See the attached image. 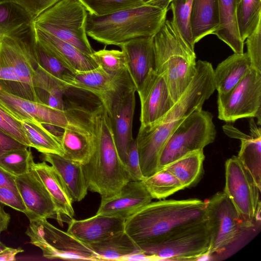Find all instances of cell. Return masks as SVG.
Returning a JSON list of instances; mask_svg holds the SVG:
<instances>
[{"instance_id": "1", "label": "cell", "mask_w": 261, "mask_h": 261, "mask_svg": "<svg viewBox=\"0 0 261 261\" xmlns=\"http://www.w3.org/2000/svg\"><path fill=\"white\" fill-rule=\"evenodd\" d=\"M215 90L212 64L198 60L193 79L171 109L156 122L140 125L135 140L141 169L145 177L158 171L162 151L173 132L188 115L202 109Z\"/></svg>"}, {"instance_id": "2", "label": "cell", "mask_w": 261, "mask_h": 261, "mask_svg": "<svg viewBox=\"0 0 261 261\" xmlns=\"http://www.w3.org/2000/svg\"><path fill=\"white\" fill-rule=\"evenodd\" d=\"M206 220V200H159L151 201L126 219L124 231L142 250Z\"/></svg>"}, {"instance_id": "3", "label": "cell", "mask_w": 261, "mask_h": 261, "mask_svg": "<svg viewBox=\"0 0 261 261\" xmlns=\"http://www.w3.org/2000/svg\"><path fill=\"white\" fill-rule=\"evenodd\" d=\"M92 120L95 146L83 169L88 190L106 198L116 194L130 179L118 153L110 118L101 104L92 110Z\"/></svg>"}, {"instance_id": "4", "label": "cell", "mask_w": 261, "mask_h": 261, "mask_svg": "<svg viewBox=\"0 0 261 261\" xmlns=\"http://www.w3.org/2000/svg\"><path fill=\"white\" fill-rule=\"evenodd\" d=\"M168 8L145 4L103 16L88 14L87 36L106 45L120 46L131 40L153 36L166 20Z\"/></svg>"}, {"instance_id": "5", "label": "cell", "mask_w": 261, "mask_h": 261, "mask_svg": "<svg viewBox=\"0 0 261 261\" xmlns=\"http://www.w3.org/2000/svg\"><path fill=\"white\" fill-rule=\"evenodd\" d=\"M156 70L165 77L175 102L193 79L196 71V54L185 44L172 24L166 19L153 36Z\"/></svg>"}, {"instance_id": "6", "label": "cell", "mask_w": 261, "mask_h": 261, "mask_svg": "<svg viewBox=\"0 0 261 261\" xmlns=\"http://www.w3.org/2000/svg\"><path fill=\"white\" fill-rule=\"evenodd\" d=\"M88 14L79 0H59L36 16L32 25L91 56L94 50L86 33Z\"/></svg>"}, {"instance_id": "7", "label": "cell", "mask_w": 261, "mask_h": 261, "mask_svg": "<svg viewBox=\"0 0 261 261\" xmlns=\"http://www.w3.org/2000/svg\"><path fill=\"white\" fill-rule=\"evenodd\" d=\"M207 224L211 233L208 257H225L231 248L255 227L241 220L232 203L223 192L206 200Z\"/></svg>"}, {"instance_id": "8", "label": "cell", "mask_w": 261, "mask_h": 261, "mask_svg": "<svg viewBox=\"0 0 261 261\" xmlns=\"http://www.w3.org/2000/svg\"><path fill=\"white\" fill-rule=\"evenodd\" d=\"M216 137L212 115L202 109L195 110L168 139L161 154L159 170L188 153L203 150L214 141Z\"/></svg>"}, {"instance_id": "9", "label": "cell", "mask_w": 261, "mask_h": 261, "mask_svg": "<svg viewBox=\"0 0 261 261\" xmlns=\"http://www.w3.org/2000/svg\"><path fill=\"white\" fill-rule=\"evenodd\" d=\"M25 234L30 243L39 248L47 259L99 260L88 244L56 227L46 219L30 220Z\"/></svg>"}, {"instance_id": "10", "label": "cell", "mask_w": 261, "mask_h": 261, "mask_svg": "<svg viewBox=\"0 0 261 261\" xmlns=\"http://www.w3.org/2000/svg\"><path fill=\"white\" fill-rule=\"evenodd\" d=\"M211 233L205 222L184 229L142 249L153 260H195L207 257Z\"/></svg>"}, {"instance_id": "11", "label": "cell", "mask_w": 261, "mask_h": 261, "mask_svg": "<svg viewBox=\"0 0 261 261\" xmlns=\"http://www.w3.org/2000/svg\"><path fill=\"white\" fill-rule=\"evenodd\" d=\"M225 169L223 192L232 203L243 222L248 226L255 227L260 221L261 190L237 156L226 160Z\"/></svg>"}, {"instance_id": "12", "label": "cell", "mask_w": 261, "mask_h": 261, "mask_svg": "<svg viewBox=\"0 0 261 261\" xmlns=\"http://www.w3.org/2000/svg\"><path fill=\"white\" fill-rule=\"evenodd\" d=\"M218 118L226 122L256 118L261 124V73L252 68L230 91L218 95Z\"/></svg>"}, {"instance_id": "13", "label": "cell", "mask_w": 261, "mask_h": 261, "mask_svg": "<svg viewBox=\"0 0 261 261\" xmlns=\"http://www.w3.org/2000/svg\"><path fill=\"white\" fill-rule=\"evenodd\" d=\"M70 88L87 91L95 95L107 113L113 104L135 86L128 70L110 73L100 67L75 74Z\"/></svg>"}, {"instance_id": "14", "label": "cell", "mask_w": 261, "mask_h": 261, "mask_svg": "<svg viewBox=\"0 0 261 261\" xmlns=\"http://www.w3.org/2000/svg\"><path fill=\"white\" fill-rule=\"evenodd\" d=\"M0 107L20 122L36 121L64 129L69 123L66 110L53 108L43 101L31 100L8 90L0 85Z\"/></svg>"}, {"instance_id": "15", "label": "cell", "mask_w": 261, "mask_h": 261, "mask_svg": "<svg viewBox=\"0 0 261 261\" xmlns=\"http://www.w3.org/2000/svg\"><path fill=\"white\" fill-rule=\"evenodd\" d=\"M141 103V126L156 122L173 107V100L163 74L154 71L137 91Z\"/></svg>"}, {"instance_id": "16", "label": "cell", "mask_w": 261, "mask_h": 261, "mask_svg": "<svg viewBox=\"0 0 261 261\" xmlns=\"http://www.w3.org/2000/svg\"><path fill=\"white\" fill-rule=\"evenodd\" d=\"M16 187L27 209L29 220L56 218V206L36 171L16 176Z\"/></svg>"}, {"instance_id": "17", "label": "cell", "mask_w": 261, "mask_h": 261, "mask_svg": "<svg viewBox=\"0 0 261 261\" xmlns=\"http://www.w3.org/2000/svg\"><path fill=\"white\" fill-rule=\"evenodd\" d=\"M142 181L130 180L115 195L101 198L97 214L126 220L152 201Z\"/></svg>"}, {"instance_id": "18", "label": "cell", "mask_w": 261, "mask_h": 261, "mask_svg": "<svg viewBox=\"0 0 261 261\" xmlns=\"http://www.w3.org/2000/svg\"><path fill=\"white\" fill-rule=\"evenodd\" d=\"M136 92L135 88L129 90L113 104L107 113L118 153L125 166L129 147L134 140L132 127Z\"/></svg>"}, {"instance_id": "19", "label": "cell", "mask_w": 261, "mask_h": 261, "mask_svg": "<svg viewBox=\"0 0 261 261\" xmlns=\"http://www.w3.org/2000/svg\"><path fill=\"white\" fill-rule=\"evenodd\" d=\"M25 34L1 36L0 51L23 84L35 90L32 79L38 62L33 50L32 37L29 43L23 36Z\"/></svg>"}, {"instance_id": "20", "label": "cell", "mask_w": 261, "mask_h": 261, "mask_svg": "<svg viewBox=\"0 0 261 261\" xmlns=\"http://www.w3.org/2000/svg\"><path fill=\"white\" fill-rule=\"evenodd\" d=\"M119 47L125 55L127 68L137 91L156 70L153 36L136 38Z\"/></svg>"}, {"instance_id": "21", "label": "cell", "mask_w": 261, "mask_h": 261, "mask_svg": "<svg viewBox=\"0 0 261 261\" xmlns=\"http://www.w3.org/2000/svg\"><path fill=\"white\" fill-rule=\"evenodd\" d=\"M33 39L57 58L73 73L76 74L98 67L91 56L72 45L32 25Z\"/></svg>"}, {"instance_id": "22", "label": "cell", "mask_w": 261, "mask_h": 261, "mask_svg": "<svg viewBox=\"0 0 261 261\" xmlns=\"http://www.w3.org/2000/svg\"><path fill=\"white\" fill-rule=\"evenodd\" d=\"M249 124L250 136L231 125H224L223 130L228 137L241 141L237 157L261 190V128L257 126L253 118H251Z\"/></svg>"}, {"instance_id": "23", "label": "cell", "mask_w": 261, "mask_h": 261, "mask_svg": "<svg viewBox=\"0 0 261 261\" xmlns=\"http://www.w3.org/2000/svg\"><path fill=\"white\" fill-rule=\"evenodd\" d=\"M124 223L121 218L96 214L83 220L70 219L67 232L89 245L124 231Z\"/></svg>"}, {"instance_id": "24", "label": "cell", "mask_w": 261, "mask_h": 261, "mask_svg": "<svg viewBox=\"0 0 261 261\" xmlns=\"http://www.w3.org/2000/svg\"><path fill=\"white\" fill-rule=\"evenodd\" d=\"M43 159L53 167L73 202L85 197L88 187L83 165L55 153H43Z\"/></svg>"}, {"instance_id": "25", "label": "cell", "mask_w": 261, "mask_h": 261, "mask_svg": "<svg viewBox=\"0 0 261 261\" xmlns=\"http://www.w3.org/2000/svg\"><path fill=\"white\" fill-rule=\"evenodd\" d=\"M32 168L38 174L56 206L58 222L62 224L63 216L70 219L73 218V201L53 167L43 162H34Z\"/></svg>"}, {"instance_id": "26", "label": "cell", "mask_w": 261, "mask_h": 261, "mask_svg": "<svg viewBox=\"0 0 261 261\" xmlns=\"http://www.w3.org/2000/svg\"><path fill=\"white\" fill-rule=\"evenodd\" d=\"M252 68L246 53H234L219 63L214 69V79L218 94L227 93L232 89Z\"/></svg>"}, {"instance_id": "27", "label": "cell", "mask_w": 261, "mask_h": 261, "mask_svg": "<svg viewBox=\"0 0 261 261\" xmlns=\"http://www.w3.org/2000/svg\"><path fill=\"white\" fill-rule=\"evenodd\" d=\"M219 22L218 0H192L190 25L195 44L207 35L214 34Z\"/></svg>"}, {"instance_id": "28", "label": "cell", "mask_w": 261, "mask_h": 261, "mask_svg": "<svg viewBox=\"0 0 261 261\" xmlns=\"http://www.w3.org/2000/svg\"><path fill=\"white\" fill-rule=\"evenodd\" d=\"M240 1L218 0L219 22L217 30L214 33L236 54L244 53V42L239 34L237 17Z\"/></svg>"}, {"instance_id": "29", "label": "cell", "mask_w": 261, "mask_h": 261, "mask_svg": "<svg viewBox=\"0 0 261 261\" xmlns=\"http://www.w3.org/2000/svg\"><path fill=\"white\" fill-rule=\"evenodd\" d=\"M33 18L13 0H0V37L24 34L32 29Z\"/></svg>"}, {"instance_id": "30", "label": "cell", "mask_w": 261, "mask_h": 261, "mask_svg": "<svg viewBox=\"0 0 261 261\" xmlns=\"http://www.w3.org/2000/svg\"><path fill=\"white\" fill-rule=\"evenodd\" d=\"M99 260H117L143 251L124 230L102 241L89 244Z\"/></svg>"}, {"instance_id": "31", "label": "cell", "mask_w": 261, "mask_h": 261, "mask_svg": "<svg viewBox=\"0 0 261 261\" xmlns=\"http://www.w3.org/2000/svg\"><path fill=\"white\" fill-rule=\"evenodd\" d=\"M203 150H195L172 162L164 168L171 172L185 189L196 185L203 172Z\"/></svg>"}, {"instance_id": "32", "label": "cell", "mask_w": 261, "mask_h": 261, "mask_svg": "<svg viewBox=\"0 0 261 261\" xmlns=\"http://www.w3.org/2000/svg\"><path fill=\"white\" fill-rule=\"evenodd\" d=\"M21 124L29 141L31 147L42 153H55L63 155L64 152L57 136L43 124L36 121H23Z\"/></svg>"}, {"instance_id": "33", "label": "cell", "mask_w": 261, "mask_h": 261, "mask_svg": "<svg viewBox=\"0 0 261 261\" xmlns=\"http://www.w3.org/2000/svg\"><path fill=\"white\" fill-rule=\"evenodd\" d=\"M152 199H162L184 189L179 180L163 168L142 181Z\"/></svg>"}, {"instance_id": "34", "label": "cell", "mask_w": 261, "mask_h": 261, "mask_svg": "<svg viewBox=\"0 0 261 261\" xmlns=\"http://www.w3.org/2000/svg\"><path fill=\"white\" fill-rule=\"evenodd\" d=\"M192 2V0H173L168 6V10L172 12L171 22L184 43L192 51L195 52L190 25Z\"/></svg>"}, {"instance_id": "35", "label": "cell", "mask_w": 261, "mask_h": 261, "mask_svg": "<svg viewBox=\"0 0 261 261\" xmlns=\"http://www.w3.org/2000/svg\"><path fill=\"white\" fill-rule=\"evenodd\" d=\"M237 17L239 34L245 42L261 20V0H240Z\"/></svg>"}, {"instance_id": "36", "label": "cell", "mask_w": 261, "mask_h": 261, "mask_svg": "<svg viewBox=\"0 0 261 261\" xmlns=\"http://www.w3.org/2000/svg\"><path fill=\"white\" fill-rule=\"evenodd\" d=\"M32 44L38 63L48 73L66 83L69 87V83L75 74L36 42L32 36Z\"/></svg>"}, {"instance_id": "37", "label": "cell", "mask_w": 261, "mask_h": 261, "mask_svg": "<svg viewBox=\"0 0 261 261\" xmlns=\"http://www.w3.org/2000/svg\"><path fill=\"white\" fill-rule=\"evenodd\" d=\"M34 163L28 148L8 151L0 155V166L15 176L28 172Z\"/></svg>"}, {"instance_id": "38", "label": "cell", "mask_w": 261, "mask_h": 261, "mask_svg": "<svg viewBox=\"0 0 261 261\" xmlns=\"http://www.w3.org/2000/svg\"><path fill=\"white\" fill-rule=\"evenodd\" d=\"M88 13L103 16L115 12L141 6L143 0H79Z\"/></svg>"}, {"instance_id": "39", "label": "cell", "mask_w": 261, "mask_h": 261, "mask_svg": "<svg viewBox=\"0 0 261 261\" xmlns=\"http://www.w3.org/2000/svg\"><path fill=\"white\" fill-rule=\"evenodd\" d=\"M91 57L98 67L112 74L127 70L126 59L122 50L102 49L94 51Z\"/></svg>"}, {"instance_id": "40", "label": "cell", "mask_w": 261, "mask_h": 261, "mask_svg": "<svg viewBox=\"0 0 261 261\" xmlns=\"http://www.w3.org/2000/svg\"><path fill=\"white\" fill-rule=\"evenodd\" d=\"M32 84L34 88L41 89L46 93L58 90L66 92L70 89L66 83L48 73L38 63L32 79Z\"/></svg>"}, {"instance_id": "41", "label": "cell", "mask_w": 261, "mask_h": 261, "mask_svg": "<svg viewBox=\"0 0 261 261\" xmlns=\"http://www.w3.org/2000/svg\"><path fill=\"white\" fill-rule=\"evenodd\" d=\"M0 130L19 143L31 147L21 122L10 116L1 107Z\"/></svg>"}, {"instance_id": "42", "label": "cell", "mask_w": 261, "mask_h": 261, "mask_svg": "<svg viewBox=\"0 0 261 261\" xmlns=\"http://www.w3.org/2000/svg\"><path fill=\"white\" fill-rule=\"evenodd\" d=\"M245 41L252 68L261 73V20Z\"/></svg>"}, {"instance_id": "43", "label": "cell", "mask_w": 261, "mask_h": 261, "mask_svg": "<svg viewBox=\"0 0 261 261\" xmlns=\"http://www.w3.org/2000/svg\"><path fill=\"white\" fill-rule=\"evenodd\" d=\"M125 167L130 180L139 181L145 179L140 167L136 141L134 139L128 150Z\"/></svg>"}, {"instance_id": "44", "label": "cell", "mask_w": 261, "mask_h": 261, "mask_svg": "<svg viewBox=\"0 0 261 261\" xmlns=\"http://www.w3.org/2000/svg\"><path fill=\"white\" fill-rule=\"evenodd\" d=\"M0 202L25 215L27 214L26 207L18 191L0 187Z\"/></svg>"}, {"instance_id": "45", "label": "cell", "mask_w": 261, "mask_h": 261, "mask_svg": "<svg viewBox=\"0 0 261 261\" xmlns=\"http://www.w3.org/2000/svg\"><path fill=\"white\" fill-rule=\"evenodd\" d=\"M24 9L34 19L57 0H13Z\"/></svg>"}, {"instance_id": "46", "label": "cell", "mask_w": 261, "mask_h": 261, "mask_svg": "<svg viewBox=\"0 0 261 261\" xmlns=\"http://www.w3.org/2000/svg\"><path fill=\"white\" fill-rule=\"evenodd\" d=\"M0 80L18 83L21 86H25L22 80L17 75L15 71L8 64L0 51Z\"/></svg>"}, {"instance_id": "47", "label": "cell", "mask_w": 261, "mask_h": 261, "mask_svg": "<svg viewBox=\"0 0 261 261\" xmlns=\"http://www.w3.org/2000/svg\"><path fill=\"white\" fill-rule=\"evenodd\" d=\"M26 148L28 147L0 130V155L8 151Z\"/></svg>"}, {"instance_id": "48", "label": "cell", "mask_w": 261, "mask_h": 261, "mask_svg": "<svg viewBox=\"0 0 261 261\" xmlns=\"http://www.w3.org/2000/svg\"><path fill=\"white\" fill-rule=\"evenodd\" d=\"M66 92L62 90H55L47 93L46 102L45 103L50 107L65 111V107L63 100V96Z\"/></svg>"}, {"instance_id": "49", "label": "cell", "mask_w": 261, "mask_h": 261, "mask_svg": "<svg viewBox=\"0 0 261 261\" xmlns=\"http://www.w3.org/2000/svg\"><path fill=\"white\" fill-rule=\"evenodd\" d=\"M16 176L0 166V187H8L18 191L15 181Z\"/></svg>"}, {"instance_id": "50", "label": "cell", "mask_w": 261, "mask_h": 261, "mask_svg": "<svg viewBox=\"0 0 261 261\" xmlns=\"http://www.w3.org/2000/svg\"><path fill=\"white\" fill-rule=\"evenodd\" d=\"M23 251L21 248L7 247L0 252V261H13L16 260V255Z\"/></svg>"}, {"instance_id": "51", "label": "cell", "mask_w": 261, "mask_h": 261, "mask_svg": "<svg viewBox=\"0 0 261 261\" xmlns=\"http://www.w3.org/2000/svg\"><path fill=\"white\" fill-rule=\"evenodd\" d=\"M10 220L9 214L6 213L0 206V235L2 231L7 229Z\"/></svg>"}, {"instance_id": "52", "label": "cell", "mask_w": 261, "mask_h": 261, "mask_svg": "<svg viewBox=\"0 0 261 261\" xmlns=\"http://www.w3.org/2000/svg\"><path fill=\"white\" fill-rule=\"evenodd\" d=\"M8 247L5 246L3 243L0 241V252L2 251L4 249H6Z\"/></svg>"}, {"instance_id": "53", "label": "cell", "mask_w": 261, "mask_h": 261, "mask_svg": "<svg viewBox=\"0 0 261 261\" xmlns=\"http://www.w3.org/2000/svg\"><path fill=\"white\" fill-rule=\"evenodd\" d=\"M152 0H143V1L144 2L145 4H146L149 2H150ZM172 0H170V1L171 2Z\"/></svg>"}, {"instance_id": "54", "label": "cell", "mask_w": 261, "mask_h": 261, "mask_svg": "<svg viewBox=\"0 0 261 261\" xmlns=\"http://www.w3.org/2000/svg\"><path fill=\"white\" fill-rule=\"evenodd\" d=\"M58 1H59V0H57V1H56V2Z\"/></svg>"}, {"instance_id": "55", "label": "cell", "mask_w": 261, "mask_h": 261, "mask_svg": "<svg viewBox=\"0 0 261 261\" xmlns=\"http://www.w3.org/2000/svg\"><path fill=\"white\" fill-rule=\"evenodd\" d=\"M173 1V0H172Z\"/></svg>"}, {"instance_id": "56", "label": "cell", "mask_w": 261, "mask_h": 261, "mask_svg": "<svg viewBox=\"0 0 261 261\" xmlns=\"http://www.w3.org/2000/svg\"></svg>"}]
</instances>
